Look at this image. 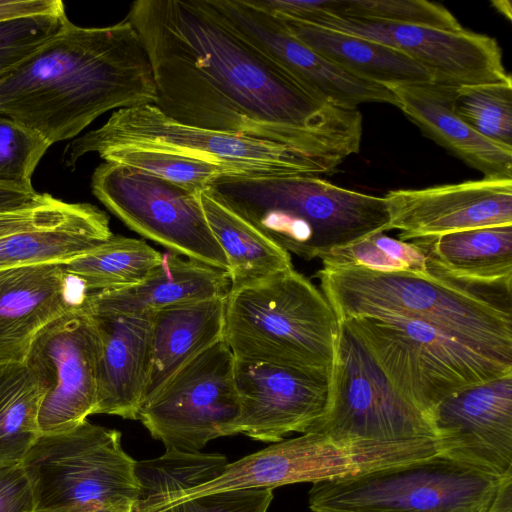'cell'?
I'll list each match as a JSON object with an SVG mask.
<instances>
[{
	"mask_svg": "<svg viewBox=\"0 0 512 512\" xmlns=\"http://www.w3.org/2000/svg\"><path fill=\"white\" fill-rule=\"evenodd\" d=\"M126 18L151 63L154 105L169 118L340 163L359 151L358 108L335 107L310 92L205 0H137Z\"/></svg>",
	"mask_w": 512,
	"mask_h": 512,
	"instance_id": "obj_1",
	"label": "cell"
},
{
	"mask_svg": "<svg viewBox=\"0 0 512 512\" xmlns=\"http://www.w3.org/2000/svg\"><path fill=\"white\" fill-rule=\"evenodd\" d=\"M156 101L148 54L127 18L105 27H81L67 18L0 77V115L50 146L77 138L108 111Z\"/></svg>",
	"mask_w": 512,
	"mask_h": 512,
	"instance_id": "obj_2",
	"label": "cell"
},
{
	"mask_svg": "<svg viewBox=\"0 0 512 512\" xmlns=\"http://www.w3.org/2000/svg\"><path fill=\"white\" fill-rule=\"evenodd\" d=\"M316 277L340 323L359 316L421 320L512 358L511 291L359 267H323Z\"/></svg>",
	"mask_w": 512,
	"mask_h": 512,
	"instance_id": "obj_3",
	"label": "cell"
},
{
	"mask_svg": "<svg viewBox=\"0 0 512 512\" xmlns=\"http://www.w3.org/2000/svg\"><path fill=\"white\" fill-rule=\"evenodd\" d=\"M207 190L288 253L306 261L388 231L383 197L320 177L224 175Z\"/></svg>",
	"mask_w": 512,
	"mask_h": 512,
	"instance_id": "obj_4",
	"label": "cell"
},
{
	"mask_svg": "<svg viewBox=\"0 0 512 512\" xmlns=\"http://www.w3.org/2000/svg\"><path fill=\"white\" fill-rule=\"evenodd\" d=\"M340 328L323 292L294 268L226 298L223 340L238 360L332 377Z\"/></svg>",
	"mask_w": 512,
	"mask_h": 512,
	"instance_id": "obj_5",
	"label": "cell"
},
{
	"mask_svg": "<svg viewBox=\"0 0 512 512\" xmlns=\"http://www.w3.org/2000/svg\"><path fill=\"white\" fill-rule=\"evenodd\" d=\"M310 432L323 433L351 450L370 470L439 454L430 417L392 387L344 325L340 328L328 410Z\"/></svg>",
	"mask_w": 512,
	"mask_h": 512,
	"instance_id": "obj_6",
	"label": "cell"
},
{
	"mask_svg": "<svg viewBox=\"0 0 512 512\" xmlns=\"http://www.w3.org/2000/svg\"><path fill=\"white\" fill-rule=\"evenodd\" d=\"M116 146L172 152L251 177H320L341 165L272 141L180 123L154 104L115 110L101 127L73 139L63 151V161L74 169L84 155Z\"/></svg>",
	"mask_w": 512,
	"mask_h": 512,
	"instance_id": "obj_7",
	"label": "cell"
},
{
	"mask_svg": "<svg viewBox=\"0 0 512 512\" xmlns=\"http://www.w3.org/2000/svg\"><path fill=\"white\" fill-rule=\"evenodd\" d=\"M340 324L361 343L392 387L429 417L448 396L512 372V358L421 320L359 316Z\"/></svg>",
	"mask_w": 512,
	"mask_h": 512,
	"instance_id": "obj_8",
	"label": "cell"
},
{
	"mask_svg": "<svg viewBox=\"0 0 512 512\" xmlns=\"http://www.w3.org/2000/svg\"><path fill=\"white\" fill-rule=\"evenodd\" d=\"M136 461L118 430L87 419L54 434H41L21 466L34 512H132L139 490Z\"/></svg>",
	"mask_w": 512,
	"mask_h": 512,
	"instance_id": "obj_9",
	"label": "cell"
},
{
	"mask_svg": "<svg viewBox=\"0 0 512 512\" xmlns=\"http://www.w3.org/2000/svg\"><path fill=\"white\" fill-rule=\"evenodd\" d=\"M502 478L440 454L313 483L312 512H457L489 506Z\"/></svg>",
	"mask_w": 512,
	"mask_h": 512,
	"instance_id": "obj_10",
	"label": "cell"
},
{
	"mask_svg": "<svg viewBox=\"0 0 512 512\" xmlns=\"http://www.w3.org/2000/svg\"><path fill=\"white\" fill-rule=\"evenodd\" d=\"M94 196L126 226L169 252L227 271L198 192L150 173L104 162L93 172Z\"/></svg>",
	"mask_w": 512,
	"mask_h": 512,
	"instance_id": "obj_11",
	"label": "cell"
},
{
	"mask_svg": "<svg viewBox=\"0 0 512 512\" xmlns=\"http://www.w3.org/2000/svg\"><path fill=\"white\" fill-rule=\"evenodd\" d=\"M235 357L223 338L181 367L150 399L137 420L166 449L199 452L230 436L240 412Z\"/></svg>",
	"mask_w": 512,
	"mask_h": 512,
	"instance_id": "obj_12",
	"label": "cell"
},
{
	"mask_svg": "<svg viewBox=\"0 0 512 512\" xmlns=\"http://www.w3.org/2000/svg\"><path fill=\"white\" fill-rule=\"evenodd\" d=\"M99 355V334L83 304L35 336L24 363L43 392L38 415L41 434L69 430L95 414Z\"/></svg>",
	"mask_w": 512,
	"mask_h": 512,
	"instance_id": "obj_13",
	"label": "cell"
},
{
	"mask_svg": "<svg viewBox=\"0 0 512 512\" xmlns=\"http://www.w3.org/2000/svg\"><path fill=\"white\" fill-rule=\"evenodd\" d=\"M235 33L328 104L356 109L363 103L398 106L392 91L349 74L297 39L270 10L252 0H206Z\"/></svg>",
	"mask_w": 512,
	"mask_h": 512,
	"instance_id": "obj_14",
	"label": "cell"
},
{
	"mask_svg": "<svg viewBox=\"0 0 512 512\" xmlns=\"http://www.w3.org/2000/svg\"><path fill=\"white\" fill-rule=\"evenodd\" d=\"M303 23V22H302ZM395 49L428 69L437 84L457 87L507 79L502 51L493 37L465 29L391 25L324 14L306 23Z\"/></svg>",
	"mask_w": 512,
	"mask_h": 512,
	"instance_id": "obj_15",
	"label": "cell"
},
{
	"mask_svg": "<svg viewBox=\"0 0 512 512\" xmlns=\"http://www.w3.org/2000/svg\"><path fill=\"white\" fill-rule=\"evenodd\" d=\"M240 412L230 434L276 443L292 433H307L324 417L332 377L235 359Z\"/></svg>",
	"mask_w": 512,
	"mask_h": 512,
	"instance_id": "obj_16",
	"label": "cell"
},
{
	"mask_svg": "<svg viewBox=\"0 0 512 512\" xmlns=\"http://www.w3.org/2000/svg\"><path fill=\"white\" fill-rule=\"evenodd\" d=\"M438 453L483 473H512V372L460 390L430 413Z\"/></svg>",
	"mask_w": 512,
	"mask_h": 512,
	"instance_id": "obj_17",
	"label": "cell"
},
{
	"mask_svg": "<svg viewBox=\"0 0 512 512\" xmlns=\"http://www.w3.org/2000/svg\"><path fill=\"white\" fill-rule=\"evenodd\" d=\"M113 235L107 214L90 203H71L39 193L0 210V270L66 263Z\"/></svg>",
	"mask_w": 512,
	"mask_h": 512,
	"instance_id": "obj_18",
	"label": "cell"
},
{
	"mask_svg": "<svg viewBox=\"0 0 512 512\" xmlns=\"http://www.w3.org/2000/svg\"><path fill=\"white\" fill-rule=\"evenodd\" d=\"M389 230L399 240L434 238L462 230L512 225V179L469 180L388 191Z\"/></svg>",
	"mask_w": 512,
	"mask_h": 512,
	"instance_id": "obj_19",
	"label": "cell"
},
{
	"mask_svg": "<svg viewBox=\"0 0 512 512\" xmlns=\"http://www.w3.org/2000/svg\"><path fill=\"white\" fill-rule=\"evenodd\" d=\"M370 471L367 463L351 450L319 432L276 442L260 451L228 463L214 480L172 496L164 505L215 492L237 489H275L301 483L320 482Z\"/></svg>",
	"mask_w": 512,
	"mask_h": 512,
	"instance_id": "obj_20",
	"label": "cell"
},
{
	"mask_svg": "<svg viewBox=\"0 0 512 512\" xmlns=\"http://www.w3.org/2000/svg\"><path fill=\"white\" fill-rule=\"evenodd\" d=\"M61 263L0 270V364L24 362L35 336L90 292H71Z\"/></svg>",
	"mask_w": 512,
	"mask_h": 512,
	"instance_id": "obj_21",
	"label": "cell"
},
{
	"mask_svg": "<svg viewBox=\"0 0 512 512\" xmlns=\"http://www.w3.org/2000/svg\"><path fill=\"white\" fill-rule=\"evenodd\" d=\"M230 289L227 271L168 251L141 282L90 292L83 307L90 314L151 317L174 305L227 297Z\"/></svg>",
	"mask_w": 512,
	"mask_h": 512,
	"instance_id": "obj_22",
	"label": "cell"
},
{
	"mask_svg": "<svg viewBox=\"0 0 512 512\" xmlns=\"http://www.w3.org/2000/svg\"><path fill=\"white\" fill-rule=\"evenodd\" d=\"M90 315L100 338L95 414L137 420L150 366L152 316Z\"/></svg>",
	"mask_w": 512,
	"mask_h": 512,
	"instance_id": "obj_23",
	"label": "cell"
},
{
	"mask_svg": "<svg viewBox=\"0 0 512 512\" xmlns=\"http://www.w3.org/2000/svg\"><path fill=\"white\" fill-rule=\"evenodd\" d=\"M455 87L415 84L389 88L398 108L430 139L447 149L485 179H512V147L476 132L452 109Z\"/></svg>",
	"mask_w": 512,
	"mask_h": 512,
	"instance_id": "obj_24",
	"label": "cell"
},
{
	"mask_svg": "<svg viewBox=\"0 0 512 512\" xmlns=\"http://www.w3.org/2000/svg\"><path fill=\"white\" fill-rule=\"evenodd\" d=\"M226 298L174 305L152 314L150 366L143 403L181 367L223 338Z\"/></svg>",
	"mask_w": 512,
	"mask_h": 512,
	"instance_id": "obj_25",
	"label": "cell"
},
{
	"mask_svg": "<svg viewBox=\"0 0 512 512\" xmlns=\"http://www.w3.org/2000/svg\"><path fill=\"white\" fill-rule=\"evenodd\" d=\"M414 241L433 274L454 281L511 291L512 225L457 231Z\"/></svg>",
	"mask_w": 512,
	"mask_h": 512,
	"instance_id": "obj_26",
	"label": "cell"
},
{
	"mask_svg": "<svg viewBox=\"0 0 512 512\" xmlns=\"http://www.w3.org/2000/svg\"><path fill=\"white\" fill-rule=\"evenodd\" d=\"M274 14L297 39L356 78L387 88L437 84L428 69L395 49Z\"/></svg>",
	"mask_w": 512,
	"mask_h": 512,
	"instance_id": "obj_27",
	"label": "cell"
},
{
	"mask_svg": "<svg viewBox=\"0 0 512 512\" xmlns=\"http://www.w3.org/2000/svg\"><path fill=\"white\" fill-rule=\"evenodd\" d=\"M201 205L228 264L231 288L244 286L294 268L291 255L208 190Z\"/></svg>",
	"mask_w": 512,
	"mask_h": 512,
	"instance_id": "obj_28",
	"label": "cell"
},
{
	"mask_svg": "<svg viewBox=\"0 0 512 512\" xmlns=\"http://www.w3.org/2000/svg\"><path fill=\"white\" fill-rule=\"evenodd\" d=\"M43 392L24 362L0 364V468L21 464L41 435Z\"/></svg>",
	"mask_w": 512,
	"mask_h": 512,
	"instance_id": "obj_29",
	"label": "cell"
},
{
	"mask_svg": "<svg viewBox=\"0 0 512 512\" xmlns=\"http://www.w3.org/2000/svg\"><path fill=\"white\" fill-rule=\"evenodd\" d=\"M220 453L168 448L160 457L136 461L139 495L132 512H154L172 496L217 478L228 464Z\"/></svg>",
	"mask_w": 512,
	"mask_h": 512,
	"instance_id": "obj_30",
	"label": "cell"
},
{
	"mask_svg": "<svg viewBox=\"0 0 512 512\" xmlns=\"http://www.w3.org/2000/svg\"><path fill=\"white\" fill-rule=\"evenodd\" d=\"M161 259L162 253L144 240L113 234L101 245L62 265L89 292H96L141 282Z\"/></svg>",
	"mask_w": 512,
	"mask_h": 512,
	"instance_id": "obj_31",
	"label": "cell"
},
{
	"mask_svg": "<svg viewBox=\"0 0 512 512\" xmlns=\"http://www.w3.org/2000/svg\"><path fill=\"white\" fill-rule=\"evenodd\" d=\"M320 259L324 268L359 267L378 272L435 275L428 267L425 254L414 241L394 239L384 232L335 248Z\"/></svg>",
	"mask_w": 512,
	"mask_h": 512,
	"instance_id": "obj_32",
	"label": "cell"
},
{
	"mask_svg": "<svg viewBox=\"0 0 512 512\" xmlns=\"http://www.w3.org/2000/svg\"><path fill=\"white\" fill-rule=\"evenodd\" d=\"M453 111L476 132L512 147V78L454 88Z\"/></svg>",
	"mask_w": 512,
	"mask_h": 512,
	"instance_id": "obj_33",
	"label": "cell"
},
{
	"mask_svg": "<svg viewBox=\"0 0 512 512\" xmlns=\"http://www.w3.org/2000/svg\"><path fill=\"white\" fill-rule=\"evenodd\" d=\"M105 162L117 163L201 193L224 175H233L215 164L162 150L116 146L101 150Z\"/></svg>",
	"mask_w": 512,
	"mask_h": 512,
	"instance_id": "obj_34",
	"label": "cell"
},
{
	"mask_svg": "<svg viewBox=\"0 0 512 512\" xmlns=\"http://www.w3.org/2000/svg\"><path fill=\"white\" fill-rule=\"evenodd\" d=\"M329 15L380 24L463 28L447 8L425 0H337Z\"/></svg>",
	"mask_w": 512,
	"mask_h": 512,
	"instance_id": "obj_35",
	"label": "cell"
},
{
	"mask_svg": "<svg viewBox=\"0 0 512 512\" xmlns=\"http://www.w3.org/2000/svg\"><path fill=\"white\" fill-rule=\"evenodd\" d=\"M49 147L38 133L0 115V182L33 186L34 171Z\"/></svg>",
	"mask_w": 512,
	"mask_h": 512,
	"instance_id": "obj_36",
	"label": "cell"
},
{
	"mask_svg": "<svg viewBox=\"0 0 512 512\" xmlns=\"http://www.w3.org/2000/svg\"><path fill=\"white\" fill-rule=\"evenodd\" d=\"M67 18L64 12L0 21V77L54 36Z\"/></svg>",
	"mask_w": 512,
	"mask_h": 512,
	"instance_id": "obj_37",
	"label": "cell"
},
{
	"mask_svg": "<svg viewBox=\"0 0 512 512\" xmlns=\"http://www.w3.org/2000/svg\"><path fill=\"white\" fill-rule=\"evenodd\" d=\"M273 489L215 492L168 503L157 512H268Z\"/></svg>",
	"mask_w": 512,
	"mask_h": 512,
	"instance_id": "obj_38",
	"label": "cell"
},
{
	"mask_svg": "<svg viewBox=\"0 0 512 512\" xmlns=\"http://www.w3.org/2000/svg\"><path fill=\"white\" fill-rule=\"evenodd\" d=\"M0 512H34V498L21 464L0 468Z\"/></svg>",
	"mask_w": 512,
	"mask_h": 512,
	"instance_id": "obj_39",
	"label": "cell"
},
{
	"mask_svg": "<svg viewBox=\"0 0 512 512\" xmlns=\"http://www.w3.org/2000/svg\"><path fill=\"white\" fill-rule=\"evenodd\" d=\"M66 12L60 0H0V21Z\"/></svg>",
	"mask_w": 512,
	"mask_h": 512,
	"instance_id": "obj_40",
	"label": "cell"
},
{
	"mask_svg": "<svg viewBox=\"0 0 512 512\" xmlns=\"http://www.w3.org/2000/svg\"><path fill=\"white\" fill-rule=\"evenodd\" d=\"M38 194L33 186L0 182V210L20 206Z\"/></svg>",
	"mask_w": 512,
	"mask_h": 512,
	"instance_id": "obj_41",
	"label": "cell"
},
{
	"mask_svg": "<svg viewBox=\"0 0 512 512\" xmlns=\"http://www.w3.org/2000/svg\"><path fill=\"white\" fill-rule=\"evenodd\" d=\"M492 5L498 10L502 15L507 17L508 20H511V3L507 0L501 1H492Z\"/></svg>",
	"mask_w": 512,
	"mask_h": 512,
	"instance_id": "obj_42",
	"label": "cell"
},
{
	"mask_svg": "<svg viewBox=\"0 0 512 512\" xmlns=\"http://www.w3.org/2000/svg\"><path fill=\"white\" fill-rule=\"evenodd\" d=\"M488 506L486 507H480V508H475V509H470V510H465V511H457V512H485L487 510Z\"/></svg>",
	"mask_w": 512,
	"mask_h": 512,
	"instance_id": "obj_43",
	"label": "cell"
}]
</instances>
